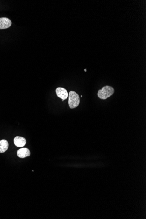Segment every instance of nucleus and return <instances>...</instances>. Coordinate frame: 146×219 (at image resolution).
I'll list each match as a JSON object with an SVG mask.
<instances>
[{"instance_id": "6", "label": "nucleus", "mask_w": 146, "mask_h": 219, "mask_svg": "<svg viewBox=\"0 0 146 219\" xmlns=\"http://www.w3.org/2000/svg\"><path fill=\"white\" fill-rule=\"evenodd\" d=\"M17 155L19 158L23 159L30 156V151L27 148H21L17 151Z\"/></svg>"}, {"instance_id": "8", "label": "nucleus", "mask_w": 146, "mask_h": 219, "mask_svg": "<svg viewBox=\"0 0 146 219\" xmlns=\"http://www.w3.org/2000/svg\"><path fill=\"white\" fill-rule=\"evenodd\" d=\"M85 72H86V69H85Z\"/></svg>"}, {"instance_id": "1", "label": "nucleus", "mask_w": 146, "mask_h": 219, "mask_svg": "<svg viewBox=\"0 0 146 219\" xmlns=\"http://www.w3.org/2000/svg\"><path fill=\"white\" fill-rule=\"evenodd\" d=\"M115 92L113 88L107 85L103 87L101 89L99 90L98 92V96L100 99L105 100L112 96Z\"/></svg>"}, {"instance_id": "4", "label": "nucleus", "mask_w": 146, "mask_h": 219, "mask_svg": "<svg viewBox=\"0 0 146 219\" xmlns=\"http://www.w3.org/2000/svg\"><path fill=\"white\" fill-rule=\"evenodd\" d=\"M12 23L10 19L5 17L0 18V29H5L10 27Z\"/></svg>"}, {"instance_id": "2", "label": "nucleus", "mask_w": 146, "mask_h": 219, "mask_svg": "<svg viewBox=\"0 0 146 219\" xmlns=\"http://www.w3.org/2000/svg\"><path fill=\"white\" fill-rule=\"evenodd\" d=\"M68 104L70 109H74L78 106L80 103L79 95L74 91H70L68 94Z\"/></svg>"}, {"instance_id": "3", "label": "nucleus", "mask_w": 146, "mask_h": 219, "mask_svg": "<svg viewBox=\"0 0 146 219\" xmlns=\"http://www.w3.org/2000/svg\"><path fill=\"white\" fill-rule=\"evenodd\" d=\"M56 94L59 98H61L62 101H64L68 97V93L66 89L63 88H57L56 90Z\"/></svg>"}, {"instance_id": "7", "label": "nucleus", "mask_w": 146, "mask_h": 219, "mask_svg": "<svg viewBox=\"0 0 146 219\" xmlns=\"http://www.w3.org/2000/svg\"><path fill=\"white\" fill-rule=\"evenodd\" d=\"M9 147L8 142L5 140H2L0 141V153L5 152Z\"/></svg>"}, {"instance_id": "5", "label": "nucleus", "mask_w": 146, "mask_h": 219, "mask_svg": "<svg viewBox=\"0 0 146 219\" xmlns=\"http://www.w3.org/2000/svg\"><path fill=\"white\" fill-rule=\"evenodd\" d=\"M14 144L18 147H23L26 143V140L23 137L17 136L14 139Z\"/></svg>"}]
</instances>
